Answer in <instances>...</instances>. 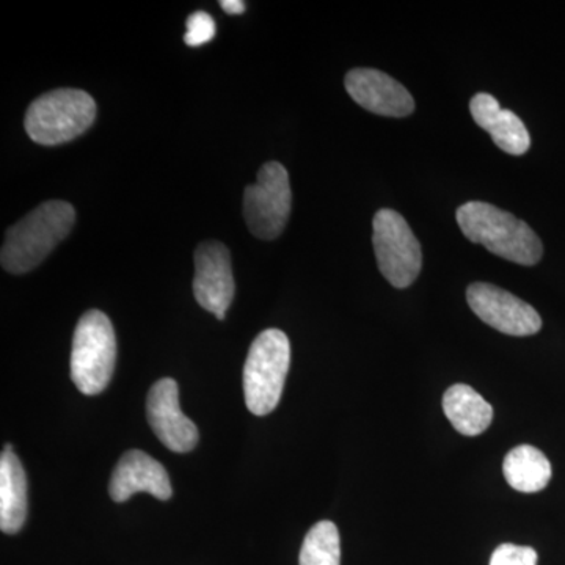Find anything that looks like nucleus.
<instances>
[{
	"mask_svg": "<svg viewBox=\"0 0 565 565\" xmlns=\"http://www.w3.org/2000/svg\"><path fill=\"white\" fill-rule=\"evenodd\" d=\"M215 36V21L206 11H195L189 17L184 41L188 46L199 47Z\"/></svg>",
	"mask_w": 565,
	"mask_h": 565,
	"instance_id": "nucleus-18",
	"label": "nucleus"
},
{
	"mask_svg": "<svg viewBox=\"0 0 565 565\" xmlns=\"http://www.w3.org/2000/svg\"><path fill=\"white\" fill-rule=\"evenodd\" d=\"M76 211L70 203L51 200L29 212L7 230L0 263L7 273L21 275L40 266L70 236Z\"/></svg>",
	"mask_w": 565,
	"mask_h": 565,
	"instance_id": "nucleus-1",
	"label": "nucleus"
},
{
	"mask_svg": "<svg viewBox=\"0 0 565 565\" xmlns=\"http://www.w3.org/2000/svg\"><path fill=\"white\" fill-rule=\"evenodd\" d=\"M147 416L152 433L170 451L191 452L199 444V429L192 419L182 414L180 388L173 379H161L151 386Z\"/></svg>",
	"mask_w": 565,
	"mask_h": 565,
	"instance_id": "nucleus-10",
	"label": "nucleus"
},
{
	"mask_svg": "<svg viewBox=\"0 0 565 565\" xmlns=\"http://www.w3.org/2000/svg\"><path fill=\"white\" fill-rule=\"evenodd\" d=\"M490 565H537V553L531 546L503 544L494 550Z\"/></svg>",
	"mask_w": 565,
	"mask_h": 565,
	"instance_id": "nucleus-19",
	"label": "nucleus"
},
{
	"mask_svg": "<svg viewBox=\"0 0 565 565\" xmlns=\"http://www.w3.org/2000/svg\"><path fill=\"white\" fill-rule=\"evenodd\" d=\"M292 207L288 170L280 162L264 163L255 184L244 192V217L253 236L273 241L280 236Z\"/></svg>",
	"mask_w": 565,
	"mask_h": 565,
	"instance_id": "nucleus-6",
	"label": "nucleus"
},
{
	"mask_svg": "<svg viewBox=\"0 0 565 565\" xmlns=\"http://www.w3.org/2000/svg\"><path fill=\"white\" fill-rule=\"evenodd\" d=\"M193 263V294L196 302L215 315L218 321H223L234 299L232 255L228 248L217 241L202 243L196 247Z\"/></svg>",
	"mask_w": 565,
	"mask_h": 565,
	"instance_id": "nucleus-9",
	"label": "nucleus"
},
{
	"mask_svg": "<svg viewBox=\"0 0 565 565\" xmlns=\"http://www.w3.org/2000/svg\"><path fill=\"white\" fill-rule=\"evenodd\" d=\"M29 484L24 467L6 445L0 456V530L6 534L20 533L28 519Z\"/></svg>",
	"mask_w": 565,
	"mask_h": 565,
	"instance_id": "nucleus-14",
	"label": "nucleus"
},
{
	"mask_svg": "<svg viewBox=\"0 0 565 565\" xmlns=\"http://www.w3.org/2000/svg\"><path fill=\"white\" fill-rule=\"evenodd\" d=\"M117 363L114 326L103 311H87L73 337L71 379L85 396H96L109 385Z\"/></svg>",
	"mask_w": 565,
	"mask_h": 565,
	"instance_id": "nucleus-5",
	"label": "nucleus"
},
{
	"mask_svg": "<svg viewBox=\"0 0 565 565\" xmlns=\"http://www.w3.org/2000/svg\"><path fill=\"white\" fill-rule=\"evenodd\" d=\"M96 103L87 92L58 88L44 93L29 106L25 132L44 147L66 143L95 122Z\"/></svg>",
	"mask_w": 565,
	"mask_h": 565,
	"instance_id": "nucleus-3",
	"label": "nucleus"
},
{
	"mask_svg": "<svg viewBox=\"0 0 565 565\" xmlns=\"http://www.w3.org/2000/svg\"><path fill=\"white\" fill-rule=\"evenodd\" d=\"M467 300L473 313L498 332L531 337L542 329L541 316L530 303L490 282L468 286Z\"/></svg>",
	"mask_w": 565,
	"mask_h": 565,
	"instance_id": "nucleus-8",
	"label": "nucleus"
},
{
	"mask_svg": "<svg viewBox=\"0 0 565 565\" xmlns=\"http://www.w3.org/2000/svg\"><path fill=\"white\" fill-rule=\"evenodd\" d=\"M345 90L364 110L382 117L404 118L414 114L415 102L403 84L379 70L355 68L348 73Z\"/></svg>",
	"mask_w": 565,
	"mask_h": 565,
	"instance_id": "nucleus-11",
	"label": "nucleus"
},
{
	"mask_svg": "<svg viewBox=\"0 0 565 565\" xmlns=\"http://www.w3.org/2000/svg\"><path fill=\"white\" fill-rule=\"evenodd\" d=\"M139 492H147L158 500L172 498L169 473L158 460L139 449L122 455L109 482V493L115 503H125Z\"/></svg>",
	"mask_w": 565,
	"mask_h": 565,
	"instance_id": "nucleus-12",
	"label": "nucleus"
},
{
	"mask_svg": "<svg viewBox=\"0 0 565 565\" xmlns=\"http://www.w3.org/2000/svg\"><path fill=\"white\" fill-rule=\"evenodd\" d=\"M221 7L228 14H243L245 11L243 0H222Z\"/></svg>",
	"mask_w": 565,
	"mask_h": 565,
	"instance_id": "nucleus-20",
	"label": "nucleus"
},
{
	"mask_svg": "<svg viewBox=\"0 0 565 565\" xmlns=\"http://www.w3.org/2000/svg\"><path fill=\"white\" fill-rule=\"evenodd\" d=\"M457 223L473 244L508 262L534 266L544 255L541 239L527 223L511 212L484 202L465 203L457 210Z\"/></svg>",
	"mask_w": 565,
	"mask_h": 565,
	"instance_id": "nucleus-2",
	"label": "nucleus"
},
{
	"mask_svg": "<svg viewBox=\"0 0 565 565\" xmlns=\"http://www.w3.org/2000/svg\"><path fill=\"white\" fill-rule=\"evenodd\" d=\"M373 228L379 270L394 288H408L422 273V244L403 215L393 210L379 211Z\"/></svg>",
	"mask_w": 565,
	"mask_h": 565,
	"instance_id": "nucleus-7",
	"label": "nucleus"
},
{
	"mask_svg": "<svg viewBox=\"0 0 565 565\" xmlns=\"http://www.w3.org/2000/svg\"><path fill=\"white\" fill-rule=\"evenodd\" d=\"M503 473L512 489L522 493L541 492L552 479V463L541 449L516 446L505 456Z\"/></svg>",
	"mask_w": 565,
	"mask_h": 565,
	"instance_id": "nucleus-16",
	"label": "nucleus"
},
{
	"mask_svg": "<svg viewBox=\"0 0 565 565\" xmlns=\"http://www.w3.org/2000/svg\"><path fill=\"white\" fill-rule=\"evenodd\" d=\"M289 364L291 344L281 330H264L255 338L244 364L245 404L253 415H269L277 408Z\"/></svg>",
	"mask_w": 565,
	"mask_h": 565,
	"instance_id": "nucleus-4",
	"label": "nucleus"
},
{
	"mask_svg": "<svg viewBox=\"0 0 565 565\" xmlns=\"http://www.w3.org/2000/svg\"><path fill=\"white\" fill-rule=\"evenodd\" d=\"M444 411L457 433L467 437L486 433L493 419L492 405L471 386L463 384L446 390Z\"/></svg>",
	"mask_w": 565,
	"mask_h": 565,
	"instance_id": "nucleus-15",
	"label": "nucleus"
},
{
	"mask_svg": "<svg viewBox=\"0 0 565 565\" xmlns=\"http://www.w3.org/2000/svg\"><path fill=\"white\" fill-rule=\"evenodd\" d=\"M476 125L490 134L500 150L512 156L525 154L531 147L526 126L512 110L501 109L500 103L489 93H478L470 103Z\"/></svg>",
	"mask_w": 565,
	"mask_h": 565,
	"instance_id": "nucleus-13",
	"label": "nucleus"
},
{
	"mask_svg": "<svg viewBox=\"0 0 565 565\" xmlns=\"http://www.w3.org/2000/svg\"><path fill=\"white\" fill-rule=\"evenodd\" d=\"M299 565H341L340 533L334 523L323 520L308 531Z\"/></svg>",
	"mask_w": 565,
	"mask_h": 565,
	"instance_id": "nucleus-17",
	"label": "nucleus"
}]
</instances>
